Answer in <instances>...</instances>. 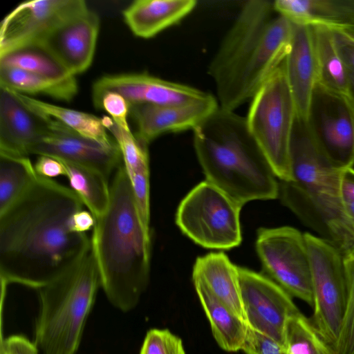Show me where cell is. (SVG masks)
Listing matches in <instances>:
<instances>
[{
	"label": "cell",
	"instance_id": "cell-12",
	"mask_svg": "<svg viewBox=\"0 0 354 354\" xmlns=\"http://www.w3.org/2000/svg\"><path fill=\"white\" fill-rule=\"evenodd\" d=\"M88 9L83 0H33L19 4L0 26V55L33 44Z\"/></svg>",
	"mask_w": 354,
	"mask_h": 354
},
{
	"label": "cell",
	"instance_id": "cell-20",
	"mask_svg": "<svg viewBox=\"0 0 354 354\" xmlns=\"http://www.w3.org/2000/svg\"><path fill=\"white\" fill-rule=\"evenodd\" d=\"M196 6V0H135L122 16L133 35L148 39L179 23Z\"/></svg>",
	"mask_w": 354,
	"mask_h": 354
},
{
	"label": "cell",
	"instance_id": "cell-30",
	"mask_svg": "<svg viewBox=\"0 0 354 354\" xmlns=\"http://www.w3.org/2000/svg\"><path fill=\"white\" fill-rule=\"evenodd\" d=\"M284 346L288 354H335L314 324L300 311L286 322Z\"/></svg>",
	"mask_w": 354,
	"mask_h": 354
},
{
	"label": "cell",
	"instance_id": "cell-1",
	"mask_svg": "<svg viewBox=\"0 0 354 354\" xmlns=\"http://www.w3.org/2000/svg\"><path fill=\"white\" fill-rule=\"evenodd\" d=\"M83 206L71 188L37 175L0 214L1 285L38 290L82 256L91 237L74 232L72 221Z\"/></svg>",
	"mask_w": 354,
	"mask_h": 354
},
{
	"label": "cell",
	"instance_id": "cell-18",
	"mask_svg": "<svg viewBox=\"0 0 354 354\" xmlns=\"http://www.w3.org/2000/svg\"><path fill=\"white\" fill-rule=\"evenodd\" d=\"M218 107L216 97L212 95L187 104H136L130 106L129 115L136 125L135 136L149 145L164 133L193 131Z\"/></svg>",
	"mask_w": 354,
	"mask_h": 354
},
{
	"label": "cell",
	"instance_id": "cell-42",
	"mask_svg": "<svg viewBox=\"0 0 354 354\" xmlns=\"http://www.w3.org/2000/svg\"><path fill=\"white\" fill-rule=\"evenodd\" d=\"M354 37V26L342 28Z\"/></svg>",
	"mask_w": 354,
	"mask_h": 354
},
{
	"label": "cell",
	"instance_id": "cell-11",
	"mask_svg": "<svg viewBox=\"0 0 354 354\" xmlns=\"http://www.w3.org/2000/svg\"><path fill=\"white\" fill-rule=\"evenodd\" d=\"M306 122L315 142L334 167L354 166V104L344 94L317 83L312 93Z\"/></svg>",
	"mask_w": 354,
	"mask_h": 354
},
{
	"label": "cell",
	"instance_id": "cell-16",
	"mask_svg": "<svg viewBox=\"0 0 354 354\" xmlns=\"http://www.w3.org/2000/svg\"><path fill=\"white\" fill-rule=\"evenodd\" d=\"M53 119L26 106L6 87L0 86V152L28 156L30 148L53 131Z\"/></svg>",
	"mask_w": 354,
	"mask_h": 354
},
{
	"label": "cell",
	"instance_id": "cell-36",
	"mask_svg": "<svg viewBox=\"0 0 354 354\" xmlns=\"http://www.w3.org/2000/svg\"><path fill=\"white\" fill-rule=\"evenodd\" d=\"M35 342L21 335H13L1 339L0 354H39Z\"/></svg>",
	"mask_w": 354,
	"mask_h": 354
},
{
	"label": "cell",
	"instance_id": "cell-6",
	"mask_svg": "<svg viewBox=\"0 0 354 354\" xmlns=\"http://www.w3.org/2000/svg\"><path fill=\"white\" fill-rule=\"evenodd\" d=\"M101 286L91 243L71 266L37 290L40 307L34 342L43 354L76 353Z\"/></svg>",
	"mask_w": 354,
	"mask_h": 354
},
{
	"label": "cell",
	"instance_id": "cell-5",
	"mask_svg": "<svg viewBox=\"0 0 354 354\" xmlns=\"http://www.w3.org/2000/svg\"><path fill=\"white\" fill-rule=\"evenodd\" d=\"M292 180L279 183V197L306 223L346 255L354 250V232L341 196L342 171L329 161L296 115L290 145Z\"/></svg>",
	"mask_w": 354,
	"mask_h": 354
},
{
	"label": "cell",
	"instance_id": "cell-22",
	"mask_svg": "<svg viewBox=\"0 0 354 354\" xmlns=\"http://www.w3.org/2000/svg\"><path fill=\"white\" fill-rule=\"evenodd\" d=\"M273 6L294 24L337 28L354 26V0H275Z\"/></svg>",
	"mask_w": 354,
	"mask_h": 354
},
{
	"label": "cell",
	"instance_id": "cell-7",
	"mask_svg": "<svg viewBox=\"0 0 354 354\" xmlns=\"http://www.w3.org/2000/svg\"><path fill=\"white\" fill-rule=\"evenodd\" d=\"M296 115L281 64L252 97L245 117L250 134L280 181L292 180L290 145Z\"/></svg>",
	"mask_w": 354,
	"mask_h": 354
},
{
	"label": "cell",
	"instance_id": "cell-34",
	"mask_svg": "<svg viewBox=\"0 0 354 354\" xmlns=\"http://www.w3.org/2000/svg\"><path fill=\"white\" fill-rule=\"evenodd\" d=\"M241 350L245 354H288L285 346L249 326Z\"/></svg>",
	"mask_w": 354,
	"mask_h": 354
},
{
	"label": "cell",
	"instance_id": "cell-29",
	"mask_svg": "<svg viewBox=\"0 0 354 354\" xmlns=\"http://www.w3.org/2000/svg\"><path fill=\"white\" fill-rule=\"evenodd\" d=\"M37 176L28 156L0 152V214L21 196Z\"/></svg>",
	"mask_w": 354,
	"mask_h": 354
},
{
	"label": "cell",
	"instance_id": "cell-35",
	"mask_svg": "<svg viewBox=\"0 0 354 354\" xmlns=\"http://www.w3.org/2000/svg\"><path fill=\"white\" fill-rule=\"evenodd\" d=\"M330 28L335 45L347 69L354 73V37L342 28Z\"/></svg>",
	"mask_w": 354,
	"mask_h": 354
},
{
	"label": "cell",
	"instance_id": "cell-19",
	"mask_svg": "<svg viewBox=\"0 0 354 354\" xmlns=\"http://www.w3.org/2000/svg\"><path fill=\"white\" fill-rule=\"evenodd\" d=\"M293 24L290 50L282 63L297 115L306 120L318 67L312 26Z\"/></svg>",
	"mask_w": 354,
	"mask_h": 354
},
{
	"label": "cell",
	"instance_id": "cell-4",
	"mask_svg": "<svg viewBox=\"0 0 354 354\" xmlns=\"http://www.w3.org/2000/svg\"><path fill=\"white\" fill-rule=\"evenodd\" d=\"M206 180L241 205L279 197L277 176L250 134L245 117L220 106L193 130Z\"/></svg>",
	"mask_w": 354,
	"mask_h": 354
},
{
	"label": "cell",
	"instance_id": "cell-28",
	"mask_svg": "<svg viewBox=\"0 0 354 354\" xmlns=\"http://www.w3.org/2000/svg\"><path fill=\"white\" fill-rule=\"evenodd\" d=\"M0 67L18 68L62 82L76 80L50 53L38 44L1 55Z\"/></svg>",
	"mask_w": 354,
	"mask_h": 354
},
{
	"label": "cell",
	"instance_id": "cell-10",
	"mask_svg": "<svg viewBox=\"0 0 354 354\" xmlns=\"http://www.w3.org/2000/svg\"><path fill=\"white\" fill-rule=\"evenodd\" d=\"M256 249L270 279L313 307L310 261L304 234L283 226L258 230Z\"/></svg>",
	"mask_w": 354,
	"mask_h": 354
},
{
	"label": "cell",
	"instance_id": "cell-40",
	"mask_svg": "<svg viewBox=\"0 0 354 354\" xmlns=\"http://www.w3.org/2000/svg\"><path fill=\"white\" fill-rule=\"evenodd\" d=\"M344 209L354 232V201H343Z\"/></svg>",
	"mask_w": 354,
	"mask_h": 354
},
{
	"label": "cell",
	"instance_id": "cell-27",
	"mask_svg": "<svg viewBox=\"0 0 354 354\" xmlns=\"http://www.w3.org/2000/svg\"><path fill=\"white\" fill-rule=\"evenodd\" d=\"M0 86L25 95L41 94L63 102H70L78 90L77 80L55 81L24 70L0 67Z\"/></svg>",
	"mask_w": 354,
	"mask_h": 354
},
{
	"label": "cell",
	"instance_id": "cell-13",
	"mask_svg": "<svg viewBox=\"0 0 354 354\" xmlns=\"http://www.w3.org/2000/svg\"><path fill=\"white\" fill-rule=\"evenodd\" d=\"M239 277L248 326L284 346L286 322L299 312L290 295L269 277L248 268L239 267Z\"/></svg>",
	"mask_w": 354,
	"mask_h": 354
},
{
	"label": "cell",
	"instance_id": "cell-3",
	"mask_svg": "<svg viewBox=\"0 0 354 354\" xmlns=\"http://www.w3.org/2000/svg\"><path fill=\"white\" fill-rule=\"evenodd\" d=\"M91 240L108 300L121 311L132 310L149 283L151 234L142 225L122 162L110 185L109 207L96 219Z\"/></svg>",
	"mask_w": 354,
	"mask_h": 354
},
{
	"label": "cell",
	"instance_id": "cell-15",
	"mask_svg": "<svg viewBox=\"0 0 354 354\" xmlns=\"http://www.w3.org/2000/svg\"><path fill=\"white\" fill-rule=\"evenodd\" d=\"M100 30V18L89 8L61 24L33 44L50 53L73 75L91 66ZM31 45V44H30Z\"/></svg>",
	"mask_w": 354,
	"mask_h": 354
},
{
	"label": "cell",
	"instance_id": "cell-33",
	"mask_svg": "<svg viewBox=\"0 0 354 354\" xmlns=\"http://www.w3.org/2000/svg\"><path fill=\"white\" fill-rule=\"evenodd\" d=\"M93 102L95 108L104 110L119 127L131 131L127 120L130 104L123 96L114 91H106Z\"/></svg>",
	"mask_w": 354,
	"mask_h": 354
},
{
	"label": "cell",
	"instance_id": "cell-25",
	"mask_svg": "<svg viewBox=\"0 0 354 354\" xmlns=\"http://www.w3.org/2000/svg\"><path fill=\"white\" fill-rule=\"evenodd\" d=\"M313 28L318 67V83L348 96V71L337 48L330 26Z\"/></svg>",
	"mask_w": 354,
	"mask_h": 354
},
{
	"label": "cell",
	"instance_id": "cell-14",
	"mask_svg": "<svg viewBox=\"0 0 354 354\" xmlns=\"http://www.w3.org/2000/svg\"><path fill=\"white\" fill-rule=\"evenodd\" d=\"M106 91L123 96L131 106L170 105L204 100L212 95L189 85L161 79L147 73L106 75L93 84V101Z\"/></svg>",
	"mask_w": 354,
	"mask_h": 354
},
{
	"label": "cell",
	"instance_id": "cell-31",
	"mask_svg": "<svg viewBox=\"0 0 354 354\" xmlns=\"http://www.w3.org/2000/svg\"><path fill=\"white\" fill-rule=\"evenodd\" d=\"M346 302L335 354H354V253L344 257Z\"/></svg>",
	"mask_w": 354,
	"mask_h": 354
},
{
	"label": "cell",
	"instance_id": "cell-24",
	"mask_svg": "<svg viewBox=\"0 0 354 354\" xmlns=\"http://www.w3.org/2000/svg\"><path fill=\"white\" fill-rule=\"evenodd\" d=\"M14 92L19 100L32 110L54 119L81 136L93 140L106 148L111 149L118 147L115 140L112 136L109 135V131L105 127L102 118Z\"/></svg>",
	"mask_w": 354,
	"mask_h": 354
},
{
	"label": "cell",
	"instance_id": "cell-37",
	"mask_svg": "<svg viewBox=\"0 0 354 354\" xmlns=\"http://www.w3.org/2000/svg\"><path fill=\"white\" fill-rule=\"evenodd\" d=\"M34 168L37 175L51 178L66 174L65 167L62 162L55 158L48 156H39Z\"/></svg>",
	"mask_w": 354,
	"mask_h": 354
},
{
	"label": "cell",
	"instance_id": "cell-38",
	"mask_svg": "<svg viewBox=\"0 0 354 354\" xmlns=\"http://www.w3.org/2000/svg\"><path fill=\"white\" fill-rule=\"evenodd\" d=\"M96 220L89 212L82 209L75 214L73 217L72 230L77 233H86V231L93 230Z\"/></svg>",
	"mask_w": 354,
	"mask_h": 354
},
{
	"label": "cell",
	"instance_id": "cell-8",
	"mask_svg": "<svg viewBox=\"0 0 354 354\" xmlns=\"http://www.w3.org/2000/svg\"><path fill=\"white\" fill-rule=\"evenodd\" d=\"M242 205L207 180L194 187L180 202L176 223L184 234L209 249L229 250L241 242Z\"/></svg>",
	"mask_w": 354,
	"mask_h": 354
},
{
	"label": "cell",
	"instance_id": "cell-23",
	"mask_svg": "<svg viewBox=\"0 0 354 354\" xmlns=\"http://www.w3.org/2000/svg\"><path fill=\"white\" fill-rule=\"evenodd\" d=\"M201 305L211 324L213 335L225 351L241 350L248 326L198 281H193Z\"/></svg>",
	"mask_w": 354,
	"mask_h": 354
},
{
	"label": "cell",
	"instance_id": "cell-32",
	"mask_svg": "<svg viewBox=\"0 0 354 354\" xmlns=\"http://www.w3.org/2000/svg\"><path fill=\"white\" fill-rule=\"evenodd\" d=\"M140 354H185L182 340L167 329H151Z\"/></svg>",
	"mask_w": 354,
	"mask_h": 354
},
{
	"label": "cell",
	"instance_id": "cell-17",
	"mask_svg": "<svg viewBox=\"0 0 354 354\" xmlns=\"http://www.w3.org/2000/svg\"><path fill=\"white\" fill-rule=\"evenodd\" d=\"M53 120L52 132L32 146L29 154L48 156L86 166L100 172L108 179L122 164L118 145L106 148Z\"/></svg>",
	"mask_w": 354,
	"mask_h": 354
},
{
	"label": "cell",
	"instance_id": "cell-9",
	"mask_svg": "<svg viewBox=\"0 0 354 354\" xmlns=\"http://www.w3.org/2000/svg\"><path fill=\"white\" fill-rule=\"evenodd\" d=\"M311 271L314 325L334 350L346 302L344 256L329 241L304 234Z\"/></svg>",
	"mask_w": 354,
	"mask_h": 354
},
{
	"label": "cell",
	"instance_id": "cell-21",
	"mask_svg": "<svg viewBox=\"0 0 354 354\" xmlns=\"http://www.w3.org/2000/svg\"><path fill=\"white\" fill-rule=\"evenodd\" d=\"M193 281H198L245 321L239 284V267L223 252H211L196 259Z\"/></svg>",
	"mask_w": 354,
	"mask_h": 354
},
{
	"label": "cell",
	"instance_id": "cell-41",
	"mask_svg": "<svg viewBox=\"0 0 354 354\" xmlns=\"http://www.w3.org/2000/svg\"><path fill=\"white\" fill-rule=\"evenodd\" d=\"M348 97L354 104V73L348 71Z\"/></svg>",
	"mask_w": 354,
	"mask_h": 354
},
{
	"label": "cell",
	"instance_id": "cell-2",
	"mask_svg": "<svg viewBox=\"0 0 354 354\" xmlns=\"http://www.w3.org/2000/svg\"><path fill=\"white\" fill-rule=\"evenodd\" d=\"M293 24L269 0L245 3L210 61L219 106L235 109L250 101L288 55Z\"/></svg>",
	"mask_w": 354,
	"mask_h": 354
},
{
	"label": "cell",
	"instance_id": "cell-26",
	"mask_svg": "<svg viewBox=\"0 0 354 354\" xmlns=\"http://www.w3.org/2000/svg\"><path fill=\"white\" fill-rule=\"evenodd\" d=\"M58 160L65 167V176L68 179L71 188L77 194L95 220L101 217L109 205V179L92 168Z\"/></svg>",
	"mask_w": 354,
	"mask_h": 354
},
{
	"label": "cell",
	"instance_id": "cell-39",
	"mask_svg": "<svg viewBox=\"0 0 354 354\" xmlns=\"http://www.w3.org/2000/svg\"><path fill=\"white\" fill-rule=\"evenodd\" d=\"M341 196L343 201H354V168L342 171L340 182Z\"/></svg>",
	"mask_w": 354,
	"mask_h": 354
}]
</instances>
